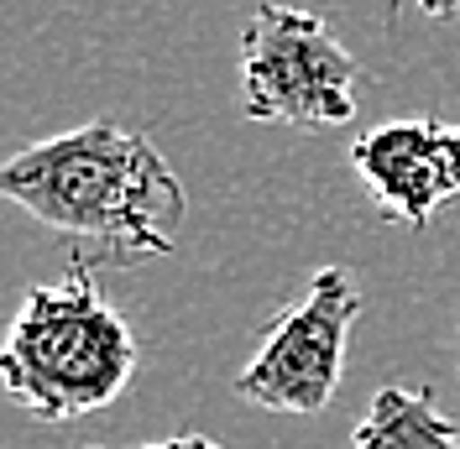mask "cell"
<instances>
[{"label": "cell", "instance_id": "1", "mask_svg": "<svg viewBox=\"0 0 460 449\" xmlns=\"http://www.w3.org/2000/svg\"><path fill=\"white\" fill-rule=\"evenodd\" d=\"M0 204L84 241L100 261H146L178 246L189 194L146 131L84 120L0 163Z\"/></svg>", "mask_w": 460, "mask_h": 449}, {"label": "cell", "instance_id": "2", "mask_svg": "<svg viewBox=\"0 0 460 449\" xmlns=\"http://www.w3.org/2000/svg\"><path fill=\"white\" fill-rule=\"evenodd\" d=\"M137 376V335L100 293L89 261L42 282L11 313L0 339V387L42 423H68L111 408Z\"/></svg>", "mask_w": 460, "mask_h": 449}, {"label": "cell", "instance_id": "3", "mask_svg": "<svg viewBox=\"0 0 460 449\" xmlns=\"http://www.w3.org/2000/svg\"><path fill=\"white\" fill-rule=\"evenodd\" d=\"M361 63L319 11L261 5L241 31V115L298 131L345 126L356 115Z\"/></svg>", "mask_w": 460, "mask_h": 449}, {"label": "cell", "instance_id": "4", "mask_svg": "<svg viewBox=\"0 0 460 449\" xmlns=\"http://www.w3.org/2000/svg\"><path fill=\"white\" fill-rule=\"evenodd\" d=\"M361 319V287L350 267H319L304 298L288 304L261 335L257 356L235 376V397L267 413H324L341 387L345 345Z\"/></svg>", "mask_w": 460, "mask_h": 449}, {"label": "cell", "instance_id": "5", "mask_svg": "<svg viewBox=\"0 0 460 449\" xmlns=\"http://www.w3.org/2000/svg\"><path fill=\"white\" fill-rule=\"evenodd\" d=\"M350 168L372 189L376 209L408 230H429L434 209L460 198V126L387 120L350 141Z\"/></svg>", "mask_w": 460, "mask_h": 449}, {"label": "cell", "instance_id": "6", "mask_svg": "<svg viewBox=\"0 0 460 449\" xmlns=\"http://www.w3.org/2000/svg\"><path fill=\"white\" fill-rule=\"evenodd\" d=\"M350 449H460V423L439 413L429 387H376Z\"/></svg>", "mask_w": 460, "mask_h": 449}, {"label": "cell", "instance_id": "7", "mask_svg": "<svg viewBox=\"0 0 460 449\" xmlns=\"http://www.w3.org/2000/svg\"><path fill=\"white\" fill-rule=\"evenodd\" d=\"M387 5H419L429 22H450V16L460 11V0H387Z\"/></svg>", "mask_w": 460, "mask_h": 449}, {"label": "cell", "instance_id": "8", "mask_svg": "<svg viewBox=\"0 0 460 449\" xmlns=\"http://www.w3.org/2000/svg\"><path fill=\"white\" fill-rule=\"evenodd\" d=\"M142 449H220L209 434H178V439H157V445H142Z\"/></svg>", "mask_w": 460, "mask_h": 449}]
</instances>
